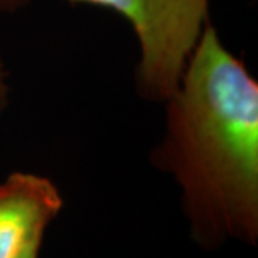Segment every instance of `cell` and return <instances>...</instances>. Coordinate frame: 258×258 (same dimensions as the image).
I'll return each mask as SVG.
<instances>
[{"label":"cell","instance_id":"obj_6","mask_svg":"<svg viewBox=\"0 0 258 258\" xmlns=\"http://www.w3.org/2000/svg\"><path fill=\"white\" fill-rule=\"evenodd\" d=\"M39 254H40V251H35V252H29L22 258H39Z\"/></svg>","mask_w":258,"mask_h":258},{"label":"cell","instance_id":"obj_2","mask_svg":"<svg viewBox=\"0 0 258 258\" xmlns=\"http://www.w3.org/2000/svg\"><path fill=\"white\" fill-rule=\"evenodd\" d=\"M119 15L134 32V72L141 99L164 102L175 92L188 59L210 19V0H66Z\"/></svg>","mask_w":258,"mask_h":258},{"label":"cell","instance_id":"obj_1","mask_svg":"<svg viewBox=\"0 0 258 258\" xmlns=\"http://www.w3.org/2000/svg\"><path fill=\"white\" fill-rule=\"evenodd\" d=\"M149 162L179 191L192 242L258 244V82L210 20L164 103Z\"/></svg>","mask_w":258,"mask_h":258},{"label":"cell","instance_id":"obj_4","mask_svg":"<svg viewBox=\"0 0 258 258\" xmlns=\"http://www.w3.org/2000/svg\"><path fill=\"white\" fill-rule=\"evenodd\" d=\"M12 99V83L10 74L3 56L0 55V119L9 109Z\"/></svg>","mask_w":258,"mask_h":258},{"label":"cell","instance_id":"obj_5","mask_svg":"<svg viewBox=\"0 0 258 258\" xmlns=\"http://www.w3.org/2000/svg\"><path fill=\"white\" fill-rule=\"evenodd\" d=\"M33 0H0V13L13 15L20 10L26 9Z\"/></svg>","mask_w":258,"mask_h":258},{"label":"cell","instance_id":"obj_3","mask_svg":"<svg viewBox=\"0 0 258 258\" xmlns=\"http://www.w3.org/2000/svg\"><path fill=\"white\" fill-rule=\"evenodd\" d=\"M62 208V192L49 176L10 172L0 181V258L40 251L49 225Z\"/></svg>","mask_w":258,"mask_h":258}]
</instances>
